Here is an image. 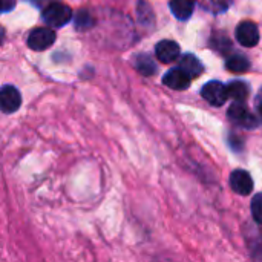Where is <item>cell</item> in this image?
Masks as SVG:
<instances>
[{
	"label": "cell",
	"mask_w": 262,
	"mask_h": 262,
	"mask_svg": "<svg viewBox=\"0 0 262 262\" xmlns=\"http://www.w3.org/2000/svg\"><path fill=\"white\" fill-rule=\"evenodd\" d=\"M41 17L51 28H61L72 18V11L63 3H52L43 11Z\"/></svg>",
	"instance_id": "1"
},
{
	"label": "cell",
	"mask_w": 262,
	"mask_h": 262,
	"mask_svg": "<svg viewBox=\"0 0 262 262\" xmlns=\"http://www.w3.org/2000/svg\"><path fill=\"white\" fill-rule=\"evenodd\" d=\"M201 95L206 101H209L212 106H223L229 98V89L220 81H210L204 84Z\"/></svg>",
	"instance_id": "2"
},
{
	"label": "cell",
	"mask_w": 262,
	"mask_h": 262,
	"mask_svg": "<svg viewBox=\"0 0 262 262\" xmlns=\"http://www.w3.org/2000/svg\"><path fill=\"white\" fill-rule=\"evenodd\" d=\"M55 41V34L49 28H37L28 37V46L34 51H45Z\"/></svg>",
	"instance_id": "3"
},
{
	"label": "cell",
	"mask_w": 262,
	"mask_h": 262,
	"mask_svg": "<svg viewBox=\"0 0 262 262\" xmlns=\"http://www.w3.org/2000/svg\"><path fill=\"white\" fill-rule=\"evenodd\" d=\"M236 38L246 48H253L259 41V29L253 21H241L236 28Z\"/></svg>",
	"instance_id": "4"
},
{
	"label": "cell",
	"mask_w": 262,
	"mask_h": 262,
	"mask_svg": "<svg viewBox=\"0 0 262 262\" xmlns=\"http://www.w3.org/2000/svg\"><path fill=\"white\" fill-rule=\"evenodd\" d=\"M0 104H2V111L5 114L15 112L21 104L20 92L14 86H9V84L3 86L2 92H0Z\"/></svg>",
	"instance_id": "5"
},
{
	"label": "cell",
	"mask_w": 262,
	"mask_h": 262,
	"mask_svg": "<svg viewBox=\"0 0 262 262\" xmlns=\"http://www.w3.org/2000/svg\"><path fill=\"white\" fill-rule=\"evenodd\" d=\"M230 187L233 189L235 193L246 196V195L252 193V190H253V180L249 172L239 169L230 175Z\"/></svg>",
	"instance_id": "6"
},
{
	"label": "cell",
	"mask_w": 262,
	"mask_h": 262,
	"mask_svg": "<svg viewBox=\"0 0 262 262\" xmlns=\"http://www.w3.org/2000/svg\"><path fill=\"white\" fill-rule=\"evenodd\" d=\"M229 117H230V120H233L235 123H238L247 129H253L256 126V118L249 112V109L244 103H233L229 109Z\"/></svg>",
	"instance_id": "7"
},
{
	"label": "cell",
	"mask_w": 262,
	"mask_h": 262,
	"mask_svg": "<svg viewBox=\"0 0 262 262\" xmlns=\"http://www.w3.org/2000/svg\"><path fill=\"white\" fill-rule=\"evenodd\" d=\"M190 77L181 69V68H175V69H170L166 72V75L163 77V83L170 88V89H175V91H183L186 88H189L190 84Z\"/></svg>",
	"instance_id": "8"
},
{
	"label": "cell",
	"mask_w": 262,
	"mask_h": 262,
	"mask_svg": "<svg viewBox=\"0 0 262 262\" xmlns=\"http://www.w3.org/2000/svg\"><path fill=\"white\" fill-rule=\"evenodd\" d=\"M155 52L158 60H161L163 63H173L180 57V46L172 40H163L157 45Z\"/></svg>",
	"instance_id": "9"
},
{
	"label": "cell",
	"mask_w": 262,
	"mask_h": 262,
	"mask_svg": "<svg viewBox=\"0 0 262 262\" xmlns=\"http://www.w3.org/2000/svg\"><path fill=\"white\" fill-rule=\"evenodd\" d=\"M178 68H181L190 78L198 77V75H201V72H203V64H201V61H200L195 55H192V54L183 55L181 60H180V66H178Z\"/></svg>",
	"instance_id": "10"
},
{
	"label": "cell",
	"mask_w": 262,
	"mask_h": 262,
	"mask_svg": "<svg viewBox=\"0 0 262 262\" xmlns=\"http://www.w3.org/2000/svg\"><path fill=\"white\" fill-rule=\"evenodd\" d=\"M195 8V0H172L170 9L173 15L180 20H187Z\"/></svg>",
	"instance_id": "11"
},
{
	"label": "cell",
	"mask_w": 262,
	"mask_h": 262,
	"mask_svg": "<svg viewBox=\"0 0 262 262\" xmlns=\"http://www.w3.org/2000/svg\"><path fill=\"white\" fill-rule=\"evenodd\" d=\"M229 97L233 98L235 103H244L249 97V86L244 81H232L229 86Z\"/></svg>",
	"instance_id": "12"
},
{
	"label": "cell",
	"mask_w": 262,
	"mask_h": 262,
	"mask_svg": "<svg viewBox=\"0 0 262 262\" xmlns=\"http://www.w3.org/2000/svg\"><path fill=\"white\" fill-rule=\"evenodd\" d=\"M135 66L138 69L140 74L143 75H154L157 71V64L155 61L147 55V54H140L135 57Z\"/></svg>",
	"instance_id": "13"
},
{
	"label": "cell",
	"mask_w": 262,
	"mask_h": 262,
	"mask_svg": "<svg viewBox=\"0 0 262 262\" xmlns=\"http://www.w3.org/2000/svg\"><path fill=\"white\" fill-rule=\"evenodd\" d=\"M226 68L232 72H236V74H241V72H246L249 68H250V61L247 57L244 55H233L227 60L226 63Z\"/></svg>",
	"instance_id": "14"
},
{
	"label": "cell",
	"mask_w": 262,
	"mask_h": 262,
	"mask_svg": "<svg viewBox=\"0 0 262 262\" xmlns=\"http://www.w3.org/2000/svg\"><path fill=\"white\" fill-rule=\"evenodd\" d=\"M200 3L206 8V9H209V11H212V12H223V11H226L229 6H230V3H232V0H200Z\"/></svg>",
	"instance_id": "15"
},
{
	"label": "cell",
	"mask_w": 262,
	"mask_h": 262,
	"mask_svg": "<svg viewBox=\"0 0 262 262\" xmlns=\"http://www.w3.org/2000/svg\"><path fill=\"white\" fill-rule=\"evenodd\" d=\"M75 23H77V28H78V29H86V28L92 26L94 20L91 18L89 12H86L84 9H81V11L75 15Z\"/></svg>",
	"instance_id": "16"
},
{
	"label": "cell",
	"mask_w": 262,
	"mask_h": 262,
	"mask_svg": "<svg viewBox=\"0 0 262 262\" xmlns=\"http://www.w3.org/2000/svg\"><path fill=\"white\" fill-rule=\"evenodd\" d=\"M252 213L258 224L262 226V193H258L252 201Z\"/></svg>",
	"instance_id": "17"
},
{
	"label": "cell",
	"mask_w": 262,
	"mask_h": 262,
	"mask_svg": "<svg viewBox=\"0 0 262 262\" xmlns=\"http://www.w3.org/2000/svg\"><path fill=\"white\" fill-rule=\"evenodd\" d=\"M15 6V0H2V11L8 12Z\"/></svg>",
	"instance_id": "18"
},
{
	"label": "cell",
	"mask_w": 262,
	"mask_h": 262,
	"mask_svg": "<svg viewBox=\"0 0 262 262\" xmlns=\"http://www.w3.org/2000/svg\"><path fill=\"white\" fill-rule=\"evenodd\" d=\"M259 115H261V118H262V101L259 103Z\"/></svg>",
	"instance_id": "19"
}]
</instances>
